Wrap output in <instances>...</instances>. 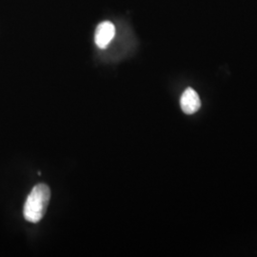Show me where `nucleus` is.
I'll return each instance as SVG.
<instances>
[{
	"mask_svg": "<svg viewBox=\"0 0 257 257\" xmlns=\"http://www.w3.org/2000/svg\"><path fill=\"white\" fill-rule=\"evenodd\" d=\"M180 107L186 114H194L201 108V99L197 92L193 88H188L184 91L180 98Z\"/></svg>",
	"mask_w": 257,
	"mask_h": 257,
	"instance_id": "nucleus-2",
	"label": "nucleus"
},
{
	"mask_svg": "<svg viewBox=\"0 0 257 257\" xmlns=\"http://www.w3.org/2000/svg\"><path fill=\"white\" fill-rule=\"evenodd\" d=\"M115 35V28L112 23L105 21L100 23L95 31L94 40L95 44L100 49H106L113 39Z\"/></svg>",
	"mask_w": 257,
	"mask_h": 257,
	"instance_id": "nucleus-3",
	"label": "nucleus"
},
{
	"mask_svg": "<svg viewBox=\"0 0 257 257\" xmlns=\"http://www.w3.org/2000/svg\"><path fill=\"white\" fill-rule=\"evenodd\" d=\"M50 199L51 190L46 184L35 186L24 205V218L31 223L39 222L45 215Z\"/></svg>",
	"mask_w": 257,
	"mask_h": 257,
	"instance_id": "nucleus-1",
	"label": "nucleus"
}]
</instances>
